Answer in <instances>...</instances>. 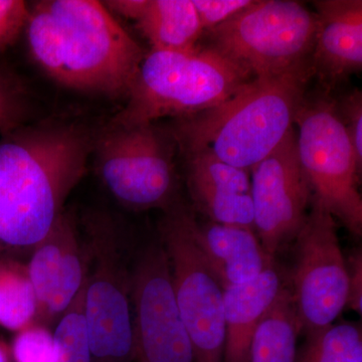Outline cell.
Masks as SVG:
<instances>
[{
	"instance_id": "6da1fadb",
	"label": "cell",
	"mask_w": 362,
	"mask_h": 362,
	"mask_svg": "<svg viewBox=\"0 0 362 362\" xmlns=\"http://www.w3.org/2000/svg\"><path fill=\"white\" fill-rule=\"evenodd\" d=\"M90 141L66 124L14 128L0 138V259L32 254L86 173Z\"/></svg>"
},
{
	"instance_id": "7a4b0ae2",
	"label": "cell",
	"mask_w": 362,
	"mask_h": 362,
	"mask_svg": "<svg viewBox=\"0 0 362 362\" xmlns=\"http://www.w3.org/2000/svg\"><path fill=\"white\" fill-rule=\"evenodd\" d=\"M25 30L35 61L71 89L128 95L144 59L140 45L95 0L37 2Z\"/></svg>"
},
{
	"instance_id": "3957f363",
	"label": "cell",
	"mask_w": 362,
	"mask_h": 362,
	"mask_svg": "<svg viewBox=\"0 0 362 362\" xmlns=\"http://www.w3.org/2000/svg\"><path fill=\"white\" fill-rule=\"evenodd\" d=\"M313 71L307 59L283 73L252 78L218 106L181 118L175 139L187 156L206 151L252 169L293 129Z\"/></svg>"
},
{
	"instance_id": "277c9868",
	"label": "cell",
	"mask_w": 362,
	"mask_h": 362,
	"mask_svg": "<svg viewBox=\"0 0 362 362\" xmlns=\"http://www.w3.org/2000/svg\"><path fill=\"white\" fill-rule=\"evenodd\" d=\"M252 78L211 47L190 52L152 49L143 59L127 105L111 126L133 127L165 116L195 115L223 103Z\"/></svg>"
},
{
	"instance_id": "5b68a950",
	"label": "cell",
	"mask_w": 362,
	"mask_h": 362,
	"mask_svg": "<svg viewBox=\"0 0 362 362\" xmlns=\"http://www.w3.org/2000/svg\"><path fill=\"white\" fill-rule=\"evenodd\" d=\"M211 33V49L252 78L276 75L309 59L316 18L291 0L254 1Z\"/></svg>"
},
{
	"instance_id": "8992f818",
	"label": "cell",
	"mask_w": 362,
	"mask_h": 362,
	"mask_svg": "<svg viewBox=\"0 0 362 362\" xmlns=\"http://www.w3.org/2000/svg\"><path fill=\"white\" fill-rule=\"evenodd\" d=\"M194 216L173 204L161 223L176 305L194 349L195 362H223V289L197 243Z\"/></svg>"
},
{
	"instance_id": "52a82bcc",
	"label": "cell",
	"mask_w": 362,
	"mask_h": 362,
	"mask_svg": "<svg viewBox=\"0 0 362 362\" xmlns=\"http://www.w3.org/2000/svg\"><path fill=\"white\" fill-rule=\"evenodd\" d=\"M84 315L92 362H134L132 271L110 221L88 226Z\"/></svg>"
},
{
	"instance_id": "ba28073f",
	"label": "cell",
	"mask_w": 362,
	"mask_h": 362,
	"mask_svg": "<svg viewBox=\"0 0 362 362\" xmlns=\"http://www.w3.org/2000/svg\"><path fill=\"white\" fill-rule=\"evenodd\" d=\"M297 149L314 199L357 237L362 232L361 168L337 107L303 103L298 112Z\"/></svg>"
},
{
	"instance_id": "9c48e42d",
	"label": "cell",
	"mask_w": 362,
	"mask_h": 362,
	"mask_svg": "<svg viewBox=\"0 0 362 362\" xmlns=\"http://www.w3.org/2000/svg\"><path fill=\"white\" fill-rule=\"evenodd\" d=\"M98 166L112 195L134 211L168 209L176 192L168 140L153 123L114 127L98 144Z\"/></svg>"
},
{
	"instance_id": "30bf717a",
	"label": "cell",
	"mask_w": 362,
	"mask_h": 362,
	"mask_svg": "<svg viewBox=\"0 0 362 362\" xmlns=\"http://www.w3.org/2000/svg\"><path fill=\"white\" fill-rule=\"evenodd\" d=\"M296 247L291 293L300 331L307 334L333 324L349 295V270L334 216L314 197Z\"/></svg>"
},
{
	"instance_id": "8fae6325",
	"label": "cell",
	"mask_w": 362,
	"mask_h": 362,
	"mask_svg": "<svg viewBox=\"0 0 362 362\" xmlns=\"http://www.w3.org/2000/svg\"><path fill=\"white\" fill-rule=\"evenodd\" d=\"M132 308L134 362H195L161 242L145 247L136 259Z\"/></svg>"
},
{
	"instance_id": "7c38bea8",
	"label": "cell",
	"mask_w": 362,
	"mask_h": 362,
	"mask_svg": "<svg viewBox=\"0 0 362 362\" xmlns=\"http://www.w3.org/2000/svg\"><path fill=\"white\" fill-rule=\"evenodd\" d=\"M254 228L272 258L296 240L307 220L312 188L298 156L294 129L252 168Z\"/></svg>"
},
{
	"instance_id": "4fadbf2b",
	"label": "cell",
	"mask_w": 362,
	"mask_h": 362,
	"mask_svg": "<svg viewBox=\"0 0 362 362\" xmlns=\"http://www.w3.org/2000/svg\"><path fill=\"white\" fill-rule=\"evenodd\" d=\"M26 267L39 305L35 323L51 329L87 280V251L70 216L65 213L59 216L33 250Z\"/></svg>"
},
{
	"instance_id": "5bb4252c",
	"label": "cell",
	"mask_w": 362,
	"mask_h": 362,
	"mask_svg": "<svg viewBox=\"0 0 362 362\" xmlns=\"http://www.w3.org/2000/svg\"><path fill=\"white\" fill-rule=\"evenodd\" d=\"M188 185L194 202L213 223L254 228L251 180L206 151L187 154Z\"/></svg>"
},
{
	"instance_id": "9a60e30c",
	"label": "cell",
	"mask_w": 362,
	"mask_h": 362,
	"mask_svg": "<svg viewBox=\"0 0 362 362\" xmlns=\"http://www.w3.org/2000/svg\"><path fill=\"white\" fill-rule=\"evenodd\" d=\"M314 4L317 13L313 68L331 81L361 71V0H321Z\"/></svg>"
},
{
	"instance_id": "2e32d148",
	"label": "cell",
	"mask_w": 362,
	"mask_h": 362,
	"mask_svg": "<svg viewBox=\"0 0 362 362\" xmlns=\"http://www.w3.org/2000/svg\"><path fill=\"white\" fill-rule=\"evenodd\" d=\"M197 243L223 289L244 284L275 266L252 228L211 221L195 228Z\"/></svg>"
},
{
	"instance_id": "e0dca14e",
	"label": "cell",
	"mask_w": 362,
	"mask_h": 362,
	"mask_svg": "<svg viewBox=\"0 0 362 362\" xmlns=\"http://www.w3.org/2000/svg\"><path fill=\"white\" fill-rule=\"evenodd\" d=\"M106 7L134 20L154 51H197L202 28L192 0H115Z\"/></svg>"
},
{
	"instance_id": "ac0fdd59",
	"label": "cell",
	"mask_w": 362,
	"mask_h": 362,
	"mask_svg": "<svg viewBox=\"0 0 362 362\" xmlns=\"http://www.w3.org/2000/svg\"><path fill=\"white\" fill-rule=\"evenodd\" d=\"M283 288L280 273L273 266L244 284L223 290V362H247L252 335Z\"/></svg>"
},
{
	"instance_id": "d6986e66",
	"label": "cell",
	"mask_w": 362,
	"mask_h": 362,
	"mask_svg": "<svg viewBox=\"0 0 362 362\" xmlns=\"http://www.w3.org/2000/svg\"><path fill=\"white\" fill-rule=\"evenodd\" d=\"M300 333L291 290L284 286L252 335L247 362H296Z\"/></svg>"
},
{
	"instance_id": "ffe728a7",
	"label": "cell",
	"mask_w": 362,
	"mask_h": 362,
	"mask_svg": "<svg viewBox=\"0 0 362 362\" xmlns=\"http://www.w3.org/2000/svg\"><path fill=\"white\" fill-rule=\"evenodd\" d=\"M37 294L26 264L18 259H0V325L25 329L37 322Z\"/></svg>"
},
{
	"instance_id": "44dd1931",
	"label": "cell",
	"mask_w": 362,
	"mask_h": 362,
	"mask_svg": "<svg viewBox=\"0 0 362 362\" xmlns=\"http://www.w3.org/2000/svg\"><path fill=\"white\" fill-rule=\"evenodd\" d=\"M296 362H362V333L356 323H341L307 333Z\"/></svg>"
},
{
	"instance_id": "7402d4cb",
	"label": "cell",
	"mask_w": 362,
	"mask_h": 362,
	"mask_svg": "<svg viewBox=\"0 0 362 362\" xmlns=\"http://www.w3.org/2000/svg\"><path fill=\"white\" fill-rule=\"evenodd\" d=\"M86 284L54 331L57 362H92L84 315Z\"/></svg>"
},
{
	"instance_id": "603a6c76",
	"label": "cell",
	"mask_w": 362,
	"mask_h": 362,
	"mask_svg": "<svg viewBox=\"0 0 362 362\" xmlns=\"http://www.w3.org/2000/svg\"><path fill=\"white\" fill-rule=\"evenodd\" d=\"M14 362H57L54 332L40 324L33 323L18 331L11 349Z\"/></svg>"
},
{
	"instance_id": "cb8c5ba5",
	"label": "cell",
	"mask_w": 362,
	"mask_h": 362,
	"mask_svg": "<svg viewBox=\"0 0 362 362\" xmlns=\"http://www.w3.org/2000/svg\"><path fill=\"white\" fill-rule=\"evenodd\" d=\"M20 86L6 71L0 69V133L18 127L23 113Z\"/></svg>"
},
{
	"instance_id": "d4e9b609",
	"label": "cell",
	"mask_w": 362,
	"mask_h": 362,
	"mask_svg": "<svg viewBox=\"0 0 362 362\" xmlns=\"http://www.w3.org/2000/svg\"><path fill=\"white\" fill-rule=\"evenodd\" d=\"M28 8L21 0H0V52L11 47L25 30Z\"/></svg>"
},
{
	"instance_id": "484cf974",
	"label": "cell",
	"mask_w": 362,
	"mask_h": 362,
	"mask_svg": "<svg viewBox=\"0 0 362 362\" xmlns=\"http://www.w3.org/2000/svg\"><path fill=\"white\" fill-rule=\"evenodd\" d=\"M202 28L211 30L251 6L252 0H192Z\"/></svg>"
},
{
	"instance_id": "4316f807",
	"label": "cell",
	"mask_w": 362,
	"mask_h": 362,
	"mask_svg": "<svg viewBox=\"0 0 362 362\" xmlns=\"http://www.w3.org/2000/svg\"><path fill=\"white\" fill-rule=\"evenodd\" d=\"M354 147L359 166H362V94L356 90L342 99L337 108Z\"/></svg>"
},
{
	"instance_id": "83f0119b",
	"label": "cell",
	"mask_w": 362,
	"mask_h": 362,
	"mask_svg": "<svg viewBox=\"0 0 362 362\" xmlns=\"http://www.w3.org/2000/svg\"><path fill=\"white\" fill-rule=\"evenodd\" d=\"M349 270V295L346 306L361 314L362 310V256L358 252L350 259Z\"/></svg>"
},
{
	"instance_id": "f1b7e54d",
	"label": "cell",
	"mask_w": 362,
	"mask_h": 362,
	"mask_svg": "<svg viewBox=\"0 0 362 362\" xmlns=\"http://www.w3.org/2000/svg\"><path fill=\"white\" fill-rule=\"evenodd\" d=\"M11 349L4 344V342L0 341V362H11Z\"/></svg>"
}]
</instances>
